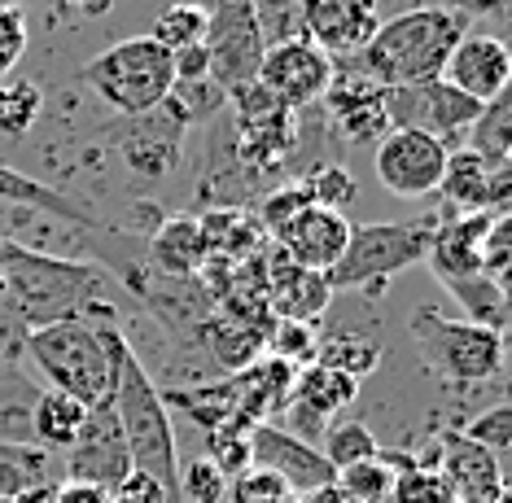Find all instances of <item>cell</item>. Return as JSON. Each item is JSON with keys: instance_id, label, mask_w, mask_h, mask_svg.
Instances as JSON below:
<instances>
[{"instance_id": "cell-27", "label": "cell", "mask_w": 512, "mask_h": 503, "mask_svg": "<svg viewBox=\"0 0 512 503\" xmlns=\"http://www.w3.org/2000/svg\"><path fill=\"white\" fill-rule=\"evenodd\" d=\"M84 420H88L84 403L66 399V394H57V390H40L36 407H31V442L44 451H71Z\"/></svg>"}, {"instance_id": "cell-5", "label": "cell", "mask_w": 512, "mask_h": 503, "mask_svg": "<svg viewBox=\"0 0 512 503\" xmlns=\"http://www.w3.org/2000/svg\"><path fill=\"white\" fill-rule=\"evenodd\" d=\"M438 219H407V224H351L346 250L324 280L333 294H381L399 272L425 263L429 237H434Z\"/></svg>"}, {"instance_id": "cell-6", "label": "cell", "mask_w": 512, "mask_h": 503, "mask_svg": "<svg viewBox=\"0 0 512 503\" xmlns=\"http://www.w3.org/2000/svg\"><path fill=\"white\" fill-rule=\"evenodd\" d=\"M84 84L97 92L110 110L123 119L158 110L176 88V53H167L149 35H132V40L110 44L84 66Z\"/></svg>"}, {"instance_id": "cell-15", "label": "cell", "mask_w": 512, "mask_h": 503, "mask_svg": "<svg viewBox=\"0 0 512 503\" xmlns=\"http://www.w3.org/2000/svg\"><path fill=\"white\" fill-rule=\"evenodd\" d=\"M359 394V381H351L346 372H333L324 364H307L298 368V381H294V394H289L285 412H289V434L302 438L307 447H320V438L329 434L333 416L342 407H351Z\"/></svg>"}, {"instance_id": "cell-12", "label": "cell", "mask_w": 512, "mask_h": 503, "mask_svg": "<svg viewBox=\"0 0 512 503\" xmlns=\"http://www.w3.org/2000/svg\"><path fill=\"white\" fill-rule=\"evenodd\" d=\"M451 149L425 132H386L377 140V180L394 197H429L438 193Z\"/></svg>"}, {"instance_id": "cell-47", "label": "cell", "mask_w": 512, "mask_h": 503, "mask_svg": "<svg viewBox=\"0 0 512 503\" xmlns=\"http://www.w3.org/2000/svg\"><path fill=\"white\" fill-rule=\"evenodd\" d=\"M49 503H110V490H97V486H84V482H66L49 490Z\"/></svg>"}, {"instance_id": "cell-1", "label": "cell", "mask_w": 512, "mask_h": 503, "mask_svg": "<svg viewBox=\"0 0 512 503\" xmlns=\"http://www.w3.org/2000/svg\"><path fill=\"white\" fill-rule=\"evenodd\" d=\"M106 346L114 364V416H119V434L127 447L136 473L154 477L162 495L180 503V451H176V429H171V412L162 403V390L149 377V368L136 359L132 342L119 324H106Z\"/></svg>"}, {"instance_id": "cell-26", "label": "cell", "mask_w": 512, "mask_h": 503, "mask_svg": "<svg viewBox=\"0 0 512 503\" xmlns=\"http://www.w3.org/2000/svg\"><path fill=\"white\" fill-rule=\"evenodd\" d=\"M206 254L211 250H206V237H202L197 219H171V224H162V232L149 241V267L171 280H193Z\"/></svg>"}, {"instance_id": "cell-36", "label": "cell", "mask_w": 512, "mask_h": 503, "mask_svg": "<svg viewBox=\"0 0 512 503\" xmlns=\"http://www.w3.org/2000/svg\"><path fill=\"white\" fill-rule=\"evenodd\" d=\"M263 350H272V359H281L289 368H302V364H316V329L311 324H298V320H276L267 329V342Z\"/></svg>"}, {"instance_id": "cell-31", "label": "cell", "mask_w": 512, "mask_h": 503, "mask_svg": "<svg viewBox=\"0 0 512 503\" xmlns=\"http://www.w3.org/2000/svg\"><path fill=\"white\" fill-rule=\"evenodd\" d=\"M149 40L162 44L167 53H184L193 44L206 40V9L197 0H180V5H167L162 14L154 18V31Z\"/></svg>"}, {"instance_id": "cell-39", "label": "cell", "mask_w": 512, "mask_h": 503, "mask_svg": "<svg viewBox=\"0 0 512 503\" xmlns=\"http://www.w3.org/2000/svg\"><path fill=\"white\" fill-rule=\"evenodd\" d=\"M180 503H228V477L202 455L180 473Z\"/></svg>"}, {"instance_id": "cell-50", "label": "cell", "mask_w": 512, "mask_h": 503, "mask_svg": "<svg viewBox=\"0 0 512 503\" xmlns=\"http://www.w3.org/2000/svg\"><path fill=\"white\" fill-rule=\"evenodd\" d=\"M0 79H5V75H0Z\"/></svg>"}, {"instance_id": "cell-14", "label": "cell", "mask_w": 512, "mask_h": 503, "mask_svg": "<svg viewBox=\"0 0 512 503\" xmlns=\"http://www.w3.org/2000/svg\"><path fill=\"white\" fill-rule=\"evenodd\" d=\"M66 473H71V482H84V486H97V490H114L127 473H132L114 403L88 407L84 429H79V438L71 442V451H66Z\"/></svg>"}, {"instance_id": "cell-17", "label": "cell", "mask_w": 512, "mask_h": 503, "mask_svg": "<svg viewBox=\"0 0 512 503\" xmlns=\"http://www.w3.org/2000/svg\"><path fill=\"white\" fill-rule=\"evenodd\" d=\"M272 237H276V250H281L285 263L324 276L337 259H342L346 237H351V219H346L342 210L311 202V206H302L285 228H276Z\"/></svg>"}, {"instance_id": "cell-20", "label": "cell", "mask_w": 512, "mask_h": 503, "mask_svg": "<svg viewBox=\"0 0 512 503\" xmlns=\"http://www.w3.org/2000/svg\"><path fill=\"white\" fill-rule=\"evenodd\" d=\"M381 97H386V88L364 79L351 62H333V84L324 92V101L337 119V132H346L351 140H381L390 132Z\"/></svg>"}, {"instance_id": "cell-13", "label": "cell", "mask_w": 512, "mask_h": 503, "mask_svg": "<svg viewBox=\"0 0 512 503\" xmlns=\"http://www.w3.org/2000/svg\"><path fill=\"white\" fill-rule=\"evenodd\" d=\"M184 127L189 123L180 119L171 101H162L158 110H149V114L127 119L119 132H114V145H119V154H123V167L132 171L136 180H145V184L167 180V175L176 171V162H180Z\"/></svg>"}, {"instance_id": "cell-46", "label": "cell", "mask_w": 512, "mask_h": 503, "mask_svg": "<svg viewBox=\"0 0 512 503\" xmlns=\"http://www.w3.org/2000/svg\"><path fill=\"white\" fill-rule=\"evenodd\" d=\"M110 503H171L167 495H162V486L154 482V477H145V473H127L119 486L110 490Z\"/></svg>"}, {"instance_id": "cell-44", "label": "cell", "mask_w": 512, "mask_h": 503, "mask_svg": "<svg viewBox=\"0 0 512 503\" xmlns=\"http://www.w3.org/2000/svg\"><path fill=\"white\" fill-rule=\"evenodd\" d=\"M316 202V197H311V189L307 184H289V189H281V193H267V202H263V224L267 228H285L289 219L298 215L302 206H311Z\"/></svg>"}, {"instance_id": "cell-22", "label": "cell", "mask_w": 512, "mask_h": 503, "mask_svg": "<svg viewBox=\"0 0 512 503\" xmlns=\"http://www.w3.org/2000/svg\"><path fill=\"white\" fill-rule=\"evenodd\" d=\"M438 477L451 486L456 503H504V473H499V460L460 434L442 438V473Z\"/></svg>"}, {"instance_id": "cell-8", "label": "cell", "mask_w": 512, "mask_h": 503, "mask_svg": "<svg viewBox=\"0 0 512 503\" xmlns=\"http://www.w3.org/2000/svg\"><path fill=\"white\" fill-rule=\"evenodd\" d=\"M206 9V53H211V84L224 92V101L232 92L250 88L259 79L263 62V40L254 27V5L250 0H197Z\"/></svg>"}, {"instance_id": "cell-21", "label": "cell", "mask_w": 512, "mask_h": 503, "mask_svg": "<svg viewBox=\"0 0 512 503\" xmlns=\"http://www.w3.org/2000/svg\"><path fill=\"white\" fill-rule=\"evenodd\" d=\"M499 215H451L447 224L438 219L434 237H429V272L438 276V285L464 276H482V241L491 232Z\"/></svg>"}, {"instance_id": "cell-25", "label": "cell", "mask_w": 512, "mask_h": 503, "mask_svg": "<svg viewBox=\"0 0 512 503\" xmlns=\"http://www.w3.org/2000/svg\"><path fill=\"white\" fill-rule=\"evenodd\" d=\"M202 342L206 355L215 359V368L224 377H237V372L254 368L263 359V342L267 329L259 320H241V315H215V320H202Z\"/></svg>"}, {"instance_id": "cell-29", "label": "cell", "mask_w": 512, "mask_h": 503, "mask_svg": "<svg viewBox=\"0 0 512 503\" xmlns=\"http://www.w3.org/2000/svg\"><path fill=\"white\" fill-rule=\"evenodd\" d=\"M447 289L451 298L464 307V315H469V324H482V329H491V333H504V324H508V294H504V285L491 276H464V280H447Z\"/></svg>"}, {"instance_id": "cell-19", "label": "cell", "mask_w": 512, "mask_h": 503, "mask_svg": "<svg viewBox=\"0 0 512 503\" xmlns=\"http://www.w3.org/2000/svg\"><path fill=\"white\" fill-rule=\"evenodd\" d=\"M438 193L447 197L456 215H504L508 193H512V167L491 171L469 149H451Z\"/></svg>"}, {"instance_id": "cell-49", "label": "cell", "mask_w": 512, "mask_h": 503, "mask_svg": "<svg viewBox=\"0 0 512 503\" xmlns=\"http://www.w3.org/2000/svg\"><path fill=\"white\" fill-rule=\"evenodd\" d=\"M66 5H71L75 14H84V18H106L114 9V0H66Z\"/></svg>"}, {"instance_id": "cell-37", "label": "cell", "mask_w": 512, "mask_h": 503, "mask_svg": "<svg viewBox=\"0 0 512 503\" xmlns=\"http://www.w3.org/2000/svg\"><path fill=\"white\" fill-rule=\"evenodd\" d=\"M316 364H324V368H333V372H346L351 381H359V377H368V372H377V364H381V350L372 346V342H364V337H337V342H329V346H320L316 350Z\"/></svg>"}, {"instance_id": "cell-23", "label": "cell", "mask_w": 512, "mask_h": 503, "mask_svg": "<svg viewBox=\"0 0 512 503\" xmlns=\"http://www.w3.org/2000/svg\"><path fill=\"white\" fill-rule=\"evenodd\" d=\"M0 202L31 206V210H40V215H53L57 224H75V228H88V232H106V224H101V219L92 215L84 202H75L71 193L53 189V184L36 180V175L9 167V162H0Z\"/></svg>"}, {"instance_id": "cell-28", "label": "cell", "mask_w": 512, "mask_h": 503, "mask_svg": "<svg viewBox=\"0 0 512 503\" xmlns=\"http://www.w3.org/2000/svg\"><path fill=\"white\" fill-rule=\"evenodd\" d=\"M469 154L473 158H482L491 171H499V167H512V101H508V92L504 97H495L491 105H482L477 110V119H473V127L469 132Z\"/></svg>"}, {"instance_id": "cell-48", "label": "cell", "mask_w": 512, "mask_h": 503, "mask_svg": "<svg viewBox=\"0 0 512 503\" xmlns=\"http://www.w3.org/2000/svg\"><path fill=\"white\" fill-rule=\"evenodd\" d=\"M508 9V0H456V14H477V18H499Z\"/></svg>"}, {"instance_id": "cell-33", "label": "cell", "mask_w": 512, "mask_h": 503, "mask_svg": "<svg viewBox=\"0 0 512 503\" xmlns=\"http://www.w3.org/2000/svg\"><path fill=\"white\" fill-rule=\"evenodd\" d=\"M394 477H399V469L390 460H381V455H372V460L342 469L337 482H342V495L351 503H386L394 495Z\"/></svg>"}, {"instance_id": "cell-11", "label": "cell", "mask_w": 512, "mask_h": 503, "mask_svg": "<svg viewBox=\"0 0 512 503\" xmlns=\"http://www.w3.org/2000/svg\"><path fill=\"white\" fill-rule=\"evenodd\" d=\"M267 97L281 101L285 110H302V105L324 101V92L333 84V57H324L311 40H289L263 53L259 79H254Z\"/></svg>"}, {"instance_id": "cell-4", "label": "cell", "mask_w": 512, "mask_h": 503, "mask_svg": "<svg viewBox=\"0 0 512 503\" xmlns=\"http://www.w3.org/2000/svg\"><path fill=\"white\" fill-rule=\"evenodd\" d=\"M106 324L88 320V315H66V320L40 324V329H31L22 337L31 364L44 372L49 390L66 394V399H75L84 407L110 403L114 364H110V346H106Z\"/></svg>"}, {"instance_id": "cell-18", "label": "cell", "mask_w": 512, "mask_h": 503, "mask_svg": "<svg viewBox=\"0 0 512 503\" xmlns=\"http://www.w3.org/2000/svg\"><path fill=\"white\" fill-rule=\"evenodd\" d=\"M442 79L469 97L477 105H491L495 97L508 92L512 79V53L499 35H464V40L451 49L447 66H442Z\"/></svg>"}, {"instance_id": "cell-43", "label": "cell", "mask_w": 512, "mask_h": 503, "mask_svg": "<svg viewBox=\"0 0 512 503\" xmlns=\"http://www.w3.org/2000/svg\"><path fill=\"white\" fill-rule=\"evenodd\" d=\"M206 460H211L228 482H237V477L250 469V447L241 434H211V442H206Z\"/></svg>"}, {"instance_id": "cell-7", "label": "cell", "mask_w": 512, "mask_h": 503, "mask_svg": "<svg viewBox=\"0 0 512 503\" xmlns=\"http://www.w3.org/2000/svg\"><path fill=\"white\" fill-rule=\"evenodd\" d=\"M407 333L421 350L425 368L451 385H482L504 368V333H491L482 324L451 320V315L425 307L412 315Z\"/></svg>"}, {"instance_id": "cell-2", "label": "cell", "mask_w": 512, "mask_h": 503, "mask_svg": "<svg viewBox=\"0 0 512 503\" xmlns=\"http://www.w3.org/2000/svg\"><path fill=\"white\" fill-rule=\"evenodd\" d=\"M469 35V18L447 5H416L386 18L377 35L364 44V53L346 57L359 75L377 88H407L442 79L451 49Z\"/></svg>"}, {"instance_id": "cell-45", "label": "cell", "mask_w": 512, "mask_h": 503, "mask_svg": "<svg viewBox=\"0 0 512 503\" xmlns=\"http://www.w3.org/2000/svg\"><path fill=\"white\" fill-rule=\"evenodd\" d=\"M289 490L281 486V477L263 473V469H246L237 477V503H285Z\"/></svg>"}, {"instance_id": "cell-9", "label": "cell", "mask_w": 512, "mask_h": 503, "mask_svg": "<svg viewBox=\"0 0 512 503\" xmlns=\"http://www.w3.org/2000/svg\"><path fill=\"white\" fill-rule=\"evenodd\" d=\"M386 123L390 132H425L442 140V145H456V140L469 132L477 110L482 105L460 97L447 79H429V84H407V88H386Z\"/></svg>"}, {"instance_id": "cell-38", "label": "cell", "mask_w": 512, "mask_h": 503, "mask_svg": "<svg viewBox=\"0 0 512 503\" xmlns=\"http://www.w3.org/2000/svg\"><path fill=\"white\" fill-rule=\"evenodd\" d=\"M460 438L477 442V447L491 451L495 460H499V455H504V451L512 447V407H508V403H495L491 412H482L477 420H469Z\"/></svg>"}, {"instance_id": "cell-40", "label": "cell", "mask_w": 512, "mask_h": 503, "mask_svg": "<svg viewBox=\"0 0 512 503\" xmlns=\"http://www.w3.org/2000/svg\"><path fill=\"white\" fill-rule=\"evenodd\" d=\"M399 503H456V495H451V486L442 482L438 473L429 469H407L394 477V495Z\"/></svg>"}, {"instance_id": "cell-24", "label": "cell", "mask_w": 512, "mask_h": 503, "mask_svg": "<svg viewBox=\"0 0 512 503\" xmlns=\"http://www.w3.org/2000/svg\"><path fill=\"white\" fill-rule=\"evenodd\" d=\"M276 259H281V250H276ZM329 298H333L329 280L316 272H302V267L285 263V259L267 272V307L281 315V320H298V324L320 320Z\"/></svg>"}, {"instance_id": "cell-34", "label": "cell", "mask_w": 512, "mask_h": 503, "mask_svg": "<svg viewBox=\"0 0 512 503\" xmlns=\"http://www.w3.org/2000/svg\"><path fill=\"white\" fill-rule=\"evenodd\" d=\"M320 455L329 460L333 473L351 469L359 460H372L377 455V438H372L368 425H359V420H346V425H329V434L320 438Z\"/></svg>"}, {"instance_id": "cell-41", "label": "cell", "mask_w": 512, "mask_h": 503, "mask_svg": "<svg viewBox=\"0 0 512 503\" xmlns=\"http://www.w3.org/2000/svg\"><path fill=\"white\" fill-rule=\"evenodd\" d=\"M311 197H316V206H329V210H342L355 202V175L346 167H324L307 180Z\"/></svg>"}, {"instance_id": "cell-35", "label": "cell", "mask_w": 512, "mask_h": 503, "mask_svg": "<svg viewBox=\"0 0 512 503\" xmlns=\"http://www.w3.org/2000/svg\"><path fill=\"white\" fill-rule=\"evenodd\" d=\"M250 5H254V27H259L263 49L307 40L302 35V0H250Z\"/></svg>"}, {"instance_id": "cell-10", "label": "cell", "mask_w": 512, "mask_h": 503, "mask_svg": "<svg viewBox=\"0 0 512 503\" xmlns=\"http://www.w3.org/2000/svg\"><path fill=\"white\" fill-rule=\"evenodd\" d=\"M246 447H250V469L281 477V486L289 495H320V490L337 486V473L329 469L320 447H307V442L294 438L289 429L254 425L246 434Z\"/></svg>"}, {"instance_id": "cell-32", "label": "cell", "mask_w": 512, "mask_h": 503, "mask_svg": "<svg viewBox=\"0 0 512 503\" xmlns=\"http://www.w3.org/2000/svg\"><path fill=\"white\" fill-rule=\"evenodd\" d=\"M44 110V92L31 79H0V136L22 140Z\"/></svg>"}, {"instance_id": "cell-16", "label": "cell", "mask_w": 512, "mask_h": 503, "mask_svg": "<svg viewBox=\"0 0 512 503\" xmlns=\"http://www.w3.org/2000/svg\"><path fill=\"white\" fill-rule=\"evenodd\" d=\"M377 27V0H302V35L333 62L364 53Z\"/></svg>"}, {"instance_id": "cell-3", "label": "cell", "mask_w": 512, "mask_h": 503, "mask_svg": "<svg viewBox=\"0 0 512 503\" xmlns=\"http://www.w3.org/2000/svg\"><path fill=\"white\" fill-rule=\"evenodd\" d=\"M92 285H97L92 267L49 259L31 245L0 237V294L27 333L40 324L66 320V315H84L92 302Z\"/></svg>"}, {"instance_id": "cell-30", "label": "cell", "mask_w": 512, "mask_h": 503, "mask_svg": "<svg viewBox=\"0 0 512 503\" xmlns=\"http://www.w3.org/2000/svg\"><path fill=\"white\" fill-rule=\"evenodd\" d=\"M40 390L22 372L0 364V442L14 447H36L31 442V407H36Z\"/></svg>"}, {"instance_id": "cell-42", "label": "cell", "mask_w": 512, "mask_h": 503, "mask_svg": "<svg viewBox=\"0 0 512 503\" xmlns=\"http://www.w3.org/2000/svg\"><path fill=\"white\" fill-rule=\"evenodd\" d=\"M22 53H27V18L14 5H0V75H14Z\"/></svg>"}]
</instances>
